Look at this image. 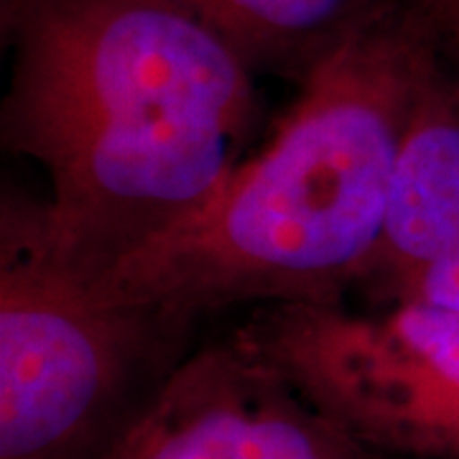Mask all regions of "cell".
Masks as SVG:
<instances>
[{
	"label": "cell",
	"instance_id": "cell-1",
	"mask_svg": "<svg viewBox=\"0 0 459 459\" xmlns=\"http://www.w3.org/2000/svg\"><path fill=\"white\" fill-rule=\"evenodd\" d=\"M3 143L41 169V232L87 281L189 228L246 161L255 72L174 0H0Z\"/></svg>",
	"mask_w": 459,
	"mask_h": 459
},
{
	"label": "cell",
	"instance_id": "cell-2",
	"mask_svg": "<svg viewBox=\"0 0 459 459\" xmlns=\"http://www.w3.org/2000/svg\"><path fill=\"white\" fill-rule=\"evenodd\" d=\"M437 69L429 8L398 0L296 82L279 128L207 212L92 283L174 337L230 307L344 301L380 250L401 151Z\"/></svg>",
	"mask_w": 459,
	"mask_h": 459
},
{
	"label": "cell",
	"instance_id": "cell-3",
	"mask_svg": "<svg viewBox=\"0 0 459 459\" xmlns=\"http://www.w3.org/2000/svg\"><path fill=\"white\" fill-rule=\"evenodd\" d=\"M171 340L151 314L105 299L56 258L36 202H3L0 459L95 457Z\"/></svg>",
	"mask_w": 459,
	"mask_h": 459
},
{
	"label": "cell",
	"instance_id": "cell-4",
	"mask_svg": "<svg viewBox=\"0 0 459 459\" xmlns=\"http://www.w3.org/2000/svg\"><path fill=\"white\" fill-rule=\"evenodd\" d=\"M352 439L391 459H459V312L261 307L232 337Z\"/></svg>",
	"mask_w": 459,
	"mask_h": 459
},
{
	"label": "cell",
	"instance_id": "cell-5",
	"mask_svg": "<svg viewBox=\"0 0 459 459\" xmlns=\"http://www.w3.org/2000/svg\"><path fill=\"white\" fill-rule=\"evenodd\" d=\"M92 459H391L240 342L174 362Z\"/></svg>",
	"mask_w": 459,
	"mask_h": 459
},
{
	"label": "cell",
	"instance_id": "cell-6",
	"mask_svg": "<svg viewBox=\"0 0 459 459\" xmlns=\"http://www.w3.org/2000/svg\"><path fill=\"white\" fill-rule=\"evenodd\" d=\"M439 261H459V105L442 59L411 120L383 243L360 286L373 294Z\"/></svg>",
	"mask_w": 459,
	"mask_h": 459
},
{
	"label": "cell",
	"instance_id": "cell-7",
	"mask_svg": "<svg viewBox=\"0 0 459 459\" xmlns=\"http://www.w3.org/2000/svg\"><path fill=\"white\" fill-rule=\"evenodd\" d=\"M246 65L301 80L327 51L398 0H174Z\"/></svg>",
	"mask_w": 459,
	"mask_h": 459
},
{
	"label": "cell",
	"instance_id": "cell-8",
	"mask_svg": "<svg viewBox=\"0 0 459 459\" xmlns=\"http://www.w3.org/2000/svg\"><path fill=\"white\" fill-rule=\"evenodd\" d=\"M449 92L459 105V0H431L427 5Z\"/></svg>",
	"mask_w": 459,
	"mask_h": 459
},
{
	"label": "cell",
	"instance_id": "cell-9",
	"mask_svg": "<svg viewBox=\"0 0 459 459\" xmlns=\"http://www.w3.org/2000/svg\"><path fill=\"white\" fill-rule=\"evenodd\" d=\"M416 3H421V5H429V3H431V0H416Z\"/></svg>",
	"mask_w": 459,
	"mask_h": 459
}]
</instances>
